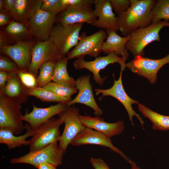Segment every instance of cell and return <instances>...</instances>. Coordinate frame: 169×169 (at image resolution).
Listing matches in <instances>:
<instances>
[{
    "label": "cell",
    "instance_id": "12",
    "mask_svg": "<svg viewBox=\"0 0 169 169\" xmlns=\"http://www.w3.org/2000/svg\"><path fill=\"white\" fill-rule=\"evenodd\" d=\"M56 16L53 13L40 9L36 12L28 23L36 41L43 42L49 39Z\"/></svg>",
    "mask_w": 169,
    "mask_h": 169
},
{
    "label": "cell",
    "instance_id": "18",
    "mask_svg": "<svg viewBox=\"0 0 169 169\" xmlns=\"http://www.w3.org/2000/svg\"><path fill=\"white\" fill-rule=\"evenodd\" d=\"M33 109L29 113L26 112L22 116L23 121L27 122L33 130L53 117L59 115L69 107L66 103H59L45 108H38L33 104Z\"/></svg>",
    "mask_w": 169,
    "mask_h": 169
},
{
    "label": "cell",
    "instance_id": "33",
    "mask_svg": "<svg viewBox=\"0 0 169 169\" xmlns=\"http://www.w3.org/2000/svg\"><path fill=\"white\" fill-rule=\"evenodd\" d=\"M17 74L23 84L28 89H31L38 86L37 77L28 71L21 70L16 71Z\"/></svg>",
    "mask_w": 169,
    "mask_h": 169
},
{
    "label": "cell",
    "instance_id": "41",
    "mask_svg": "<svg viewBox=\"0 0 169 169\" xmlns=\"http://www.w3.org/2000/svg\"><path fill=\"white\" fill-rule=\"evenodd\" d=\"M0 11H8L5 7V6L3 0H0Z\"/></svg>",
    "mask_w": 169,
    "mask_h": 169
},
{
    "label": "cell",
    "instance_id": "23",
    "mask_svg": "<svg viewBox=\"0 0 169 169\" xmlns=\"http://www.w3.org/2000/svg\"><path fill=\"white\" fill-rule=\"evenodd\" d=\"M106 32L107 36L103 43L102 52L107 54L115 52L121 56L126 61L129 55L126 46L130 39L129 35L122 37L118 35L116 31L110 29L106 30Z\"/></svg>",
    "mask_w": 169,
    "mask_h": 169
},
{
    "label": "cell",
    "instance_id": "30",
    "mask_svg": "<svg viewBox=\"0 0 169 169\" xmlns=\"http://www.w3.org/2000/svg\"><path fill=\"white\" fill-rule=\"evenodd\" d=\"M151 14V23L162 20L169 21V0L156 1Z\"/></svg>",
    "mask_w": 169,
    "mask_h": 169
},
{
    "label": "cell",
    "instance_id": "3",
    "mask_svg": "<svg viewBox=\"0 0 169 169\" xmlns=\"http://www.w3.org/2000/svg\"><path fill=\"white\" fill-rule=\"evenodd\" d=\"M21 104L0 92V128L11 131L15 135L25 129L22 120Z\"/></svg>",
    "mask_w": 169,
    "mask_h": 169
},
{
    "label": "cell",
    "instance_id": "9",
    "mask_svg": "<svg viewBox=\"0 0 169 169\" xmlns=\"http://www.w3.org/2000/svg\"><path fill=\"white\" fill-rule=\"evenodd\" d=\"M114 52H110L105 56H99L95 58L91 61H86L84 57H80L75 59L73 63L74 68L76 69H85L90 71L93 75V79L98 84L102 85L106 77L102 78L100 75V71L104 69L108 65L115 63L119 64L121 67V73L125 70L126 63L122 57Z\"/></svg>",
    "mask_w": 169,
    "mask_h": 169
},
{
    "label": "cell",
    "instance_id": "36",
    "mask_svg": "<svg viewBox=\"0 0 169 169\" xmlns=\"http://www.w3.org/2000/svg\"><path fill=\"white\" fill-rule=\"evenodd\" d=\"M90 161L95 169H110L107 164L100 158L91 157Z\"/></svg>",
    "mask_w": 169,
    "mask_h": 169
},
{
    "label": "cell",
    "instance_id": "32",
    "mask_svg": "<svg viewBox=\"0 0 169 169\" xmlns=\"http://www.w3.org/2000/svg\"><path fill=\"white\" fill-rule=\"evenodd\" d=\"M40 9L51 12L57 15L68 7L63 3L62 0H42Z\"/></svg>",
    "mask_w": 169,
    "mask_h": 169
},
{
    "label": "cell",
    "instance_id": "22",
    "mask_svg": "<svg viewBox=\"0 0 169 169\" xmlns=\"http://www.w3.org/2000/svg\"><path fill=\"white\" fill-rule=\"evenodd\" d=\"M0 92L21 104L26 103L29 96L27 88L23 84L15 72H9L7 84L4 88L0 89Z\"/></svg>",
    "mask_w": 169,
    "mask_h": 169
},
{
    "label": "cell",
    "instance_id": "34",
    "mask_svg": "<svg viewBox=\"0 0 169 169\" xmlns=\"http://www.w3.org/2000/svg\"><path fill=\"white\" fill-rule=\"evenodd\" d=\"M20 69L18 65L12 59H10L5 55H0V70L10 72Z\"/></svg>",
    "mask_w": 169,
    "mask_h": 169
},
{
    "label": "cell",
    "instance_id": "14",
    "mask_svg": "<svg viewBox=\"0 0 169 169\" xmlns=\"http://www.w3.org/2000/svg\"><path fill=\"white\" fill-rule=\"evenodd\" d=\"M62 57L50 38L45 41H36L28 71L37 77L39 68L44 62L51 59L57 61Z\"/></svg>",
    "mask_w": 169,
    "mask_h": 169
},
{
    "label": "cell",
    "instance_id": "21",
    "mask_svg": "<svg viewBox=\"0 0 169 169\" xmlns=\"http://www.w3.org/2000/svg\"><path fill=\"white\" fill-rule=\"evenodd\" d=\"M9 44L26 42L34 39L28 25L13 20L0 31Z\"/></svg>",
    "mask_w": 169,
    "mask_h": 169
},
{
    "label": "cell",
    "instance_id": "7",
    "mask_svg": "<svg viewBox=\"0 0 169 169\" xmlns=\"http://www.w3.org/2000/svg\"><path fill=\"white\" fill-rule=\"evenodd\" d=\"M106 32L101 29L89 36L86 32H82L79 35L78 44L67 55L71 59L74 58L84 57L86 55L97 57L101 52L104 40L106 38Z\"/></svg>",
    "mask_w": 169,
    "mask_h": 169
},
{
    "label": "cell",
    "instance_id": "31",
    "mask_svg": "<svg viewBox=\"0 0 169 169\" xmlns=\"http://www.w3.org/2000/svg\"><path fill=\"white\" fill-rule=\"evenodd\" d=\"M43 87L58 95L66 97L71 98L72 95L78 91L76 87H71L53 81L49 82Z\"/></svg>",
    "mask_w": 169,
    "mask_h": 169
},
{
    "label": "cell",
    "instance_id": "28",
    "mask_svg": "<svg viewBox=\"0 0 169 169\" xmlns=\"http://www.w3.org/2000/svg\"><path fill=\"white\" fill-rule=\"evenodd\" d=\"M29 96H34L43 102H58L67 104L71 100V97H66L58 95L43 87H37L28 89Z\"/></svg>",
    "mask_w": 169,
    "mask_h": 169
},
{
    "label": "cell",
    "instance_id": "25",
    "mask_svg": "<svg viewBox=\"0 0 169 169\" xmlns=\"http://www.w3.org/2000/svg\"><path fill=\"white\" fill-rule=\"evenodd\" d=\"M25 129L26 132L24 134L16 136L10 130L4 128H0V143L6 144L8 148L11 149L22 145H28V141L26 139L32 136L33 130L30 125L26 124Z\"/></svg>",
    "mask_w": 169,
    "mask_h": 169
},
{
    "label": "cell",
    "instance_id": "38",
    "mask_svg": "<svg viewBox=\"0 0 169 169\" xmlns=\"http://www.w3.org/2000/svg\"><path fill=\"white\" fill-rule=\"evenodd\" d=\"M9 72L3 70H0V89L5 87L8 80Z\"/></svg>",
    "mask_w": 169,
    "mask_h": 169
},
{
    "label": "cell",
    "instance_id": "15",
    "mask_svg": "<svg viewBox=\"0 0 169 169\" xmlns=\"http://www.w3.org/2000/svg\"><path fill=\"white\" fill-rule=\"evenodd\" d=\"M36 41L34 39L0 47V52L12 59L20 70L28 71L31 61L33 48Z\"/></svg>",
    "mask_w": 169,
    "mask_h": 169
},
{
    "label": "cell",
    "instance_id": "8",
    "mask_svg": "<svg viewBox=\"0 0 169 169\" xmlns=\"http://www.w3.org/2000/svg\"><path fill=\"white\" fill-rule=\"evenodd\" d=\"M94 1L85 0L81 4L69 6L57 15L55 23L64 25L84 23L91 25L97 18L92 8Z\"/></svg>",
    "mask_w": 169,
    "mask_h": 169
},
{
    "label": "cell",
    "instance_id": "27",
    "mask_svg": "<svg viewBox=\"0 0 169 169\" xmlns=\"http://www.w3.org/2000/svg\"><path fill=\"white\" fill-rule=\"evenodd\" d=\"M138 108L142 115L152 122L153 130H169V116L160 114L142 104H139Z\"/></svg>",
    "mask_w": 169,
    "mask_h": 169
},
{
    "label": "cell",
    "instance_id": "17",
    "mask_svg": "<svg viewBox=\"0 0 169 169\" xmlns=\"http://www.w3.org/2000/svg\"><path fill=\"white\" fill-rule=\"evenodd\" d=\"M90 75H87L81 76L75 80V87L79 90L77 95L67 104L69 107L76 103H80L90 107L98 116L103 114L102 110L97 105L94 98L90 83Z\"/></svg>",
    "mask_w": 169,
    "mask_h": 169
},
{
    "label": "cell",
    "instance_id": "42",
    "mask_svg": "<svg viewBox=\"0 0 169 169\" xmlns=\"http://www.w3.org/2000/svg\"><path fill=\"white\" fill-rule=\"evenodd\" d=\"M131 164V169H141L136 166L134 161H132Z\"/></svg>",
    "mask_w": 169,
    "mask_h": 169
},
{
    "label": "cell",
    "instance_id": "5",
    "mask_svg": "<svg viewBox=\"0 0 169 169\" xmlns=\"http://www.w3.org/2000/svg\"><path fill=\"white\" fill-rule=\"evenodd\" d=\"M65 153L57 142L50 144L45 147L19 157L10 160L13 164L23 163L29 164L37 168L41 164L48 163L56 167L62 164Z\"/></svg>",
    "mask_w": 169,
    "mask_h": 169
},
{
    "label": "cell",
    "instance_id": "11",
    "mask_svg": "<svg viewBox=\"0 0 169 169\" xmlns=\"http://www.w3.org/2000/svg\"><path fill=\"white\" fill-rule=\"evenodd\" d=\"M79 110L74 106H70L59 115L62 118L64 126L59 141V146L64 153L74 138L86 127L81 122Z\"/></svg>",
    "mask_w": 169,
    "mask_h": 169
},
{
    "label": "cell",
    "instance_id": "19",
    "mask_svg": "<svg viewBox=\"0 0 169 169\" xmlns=\"http://www.w3.org/2000/svg\"><path fill=\"white\" fill-rule=\"evenodd\" d=\"M94 13L98 18L91 25L100 28L119 30L117 17L113 12L110 0H95Z\"/></svg>",
    "mask_w": 169,
    "mask_h": 169
},
{
    "label": "cell",
    "instance_id": "40",
    "mask_svg": "<svg viewBox=\"0 0 169 169\" xmlns=\"http://www.w3.org/2000/svg\"><path fill=\"white\" fill-rule=\"evenodd\" d=\"M38 169H56V167L51 164L45 163L40 164Z\"/></svg>",
    "mask_w": 169,
    "mask_h": 169
},
{
    "label": "cell",
    "instance_id": "1",
    "mask_svg": "<svg viewBox=\"0 0 169 169\" xmlns=\"http://www.w3.org/2000/svg\"><path fill=\"white\" fill-rule=\"evenodd\" d=\"M131 6L126 11L117 14L119 30L124 37L136 29L146 27L151 23L154 0H130Z\"/></svg>",
    "mask_w": 169,
    "mask_h": 169
},
{
    "label": "cell",
    "instance_id": "6",
    "mask_svg": "<svg viewBox=\"0 0 169 169\" xmlns=\"http://www.w3.org/2000/svg\"><path fill=\"white\" fill-rule=\"evenodd\" d=\"M83 23L64 25L56 23L51 31L50 38L62 57L78 44Z\"/></svg>",
    "mask_w": 169,
    "mask_h": 169
},
{
    "label": "cell",
    "instance_id": "24",
    "mask_svg": "<svg viewBox=\"0 0 169 169\" xmlns=\"http://www.w3.org/2000/svg\"><path fill=\"white\" fill-rule=\"evenodd\" d=\"M42 0H14L13 19L28 25L33 15L41 8Z\"/></svg>",
    "mask_w": 169,
    "mask_h": 169
},
{
    "label": "cell",
    "instance_id": "29",
    "mask_svg": "<svg viewBox=\"0 0 169 169\" xmlns=\"http://www.w3.org/2000/svg\"><path fill=\"white\" fill-rule=\"evenodd\" d=\"M56 61L54 60H49L41 65L39 74L37 77L38 87H43L52 80Z\"/></svg>",
    "mask_w": 169,
    "mask_h": 169
},
{
    "label": "cell",
    "instance_id": "26",
    "mask_svg": "<svg viewBox=\"0 0 169 169\" xmlns=\"http://www.w3.org/2000/svg\"><path fill=\"white\" fill-rule=\"evenodd\" d=\"M68 59L62 57L56 62L53 77V82L72 87H75V80L69 75L67 70Z\"/></svg>",
    "mask_w": 169,
    "mask_h": 169
},
{
    "label": "cell",
    "instance_id": "16",
    "mask_svg": "<svg viewBox=\"0 0 169 169\" xmlns=\"http://www.w3.org/2000/svg\"><path fill=\"white\" fill-rule=\"evenodd\" d=\"M70 144L73 146L93 144L106 147L120 155L130 163L132 162L121 151L113 145L110 138L99 131L88 127H86L80 132Z\"/></svg>",
    "mask_w": 169,
    "mask_h": 169
},
{
    "label": "cell",
    "instance_id": "37",
    "mask_svg": "<svg viewBox=\"0 0 169 169\" xmlns=\"http://www.w3.org/2000/svg\"><path fill=\"white\" fill-rule=\"evenodd\" d=\"M10 13L8 11L0 12V26L7 25L14 19Z\"/></svg>",
    "mask_w": 169,
    "mask_h": 169
},
{
    "label": "cell",
    "instance_id": "35",
    "mask_svg": "<svg viewBox=\"0 0 169 169\" xmlns=\"http://www.w3.org/2000/svg\"><path fill=\"white\" fill-rule=\"evenodd\" d=\"M111 6L117 14L127 11L131 6V0H110Z\"/></svg>",
    "mask_w": 169,
    "mask_h": 169
},
{
    "label": "cell",
    "instance_id": "4",
    "mask_svg": "<svg viewBox=\"0 0 169 169\" xmlns=\"http://www.w3.org/2000/svg\"><path fill=\"white\" fill-rule=\"evenodd\" d=\"M52 118L33 130L32 138L28 140L29 152L40 149L59 141L61 134L60 126L64 123L62 117Z\"/></svg>",
    "mask_w": 169,
    "mask_h": 169
},
{
    "label": "cell",
    "instance_id": "20",
    "mask_svg": "<svg viewBox=\"0 0 169 169\" xmlns=\"http://www.w3.org/2000/svg\"><path fill=\"white\" fill-rule=\"evenodd\" d=\"M79 117L86 127L99 131L110 138L121 134L124 129V122L122 120L110 123L105 121L103 118L98 116L92 117L79 114Z\"/></svg>",
    "mask_w": 169,
    "mask_h": 169
},
{
    "label": "cell",
    "instance_id": "13",
    "mask_svg": "<svg viewBox=\"0 0 169 169\" xmlns=\"http://www.w3.org/2000/svg\"><path fill=\"white\" fill-rule=\"evenodd\" d=\"M122 73H120V75L117 80L115 79L113 76L114 82L113 86L107 89H95V91L96 95L101 94L102 96L99 100L106 96H110L113 97L118 100L124 106L126 110L132 125L134 124L133 117L135 116L140 121L142 126H143L144 121L141 116L137 113L133 109L132 105L133 104H139V102L131 98L126 93L123 85L122 80Z\"/></svg>",
    "mask_w": 169,
    "mask_h": 169
},
{
    "label": "cell",
    "instance_id": "39",
    "mask_svg": "<svg viewBox=\"0 0 169 169\" xmlns=\"http://www.w3.org/2000/svg\"><path fill=\"white\" fill-rule=\"evenodd\" d=\"M6 9L10 13L12 17L14 12V0H3Z\"/></svg>",
    "mask_w": 169,
    "mask_h": 169
},
{
    "label": "cell",
    "instance_id": "10",
    "mask_svg": "<svg viewBox=\"0 0 169 169\" xmlns=\"http://www.w3.org/2000/svg\"><path fill=\"white\" fill-rule=\"evenodd\" d=\"M169 64V54L164 58L153 59L137 56L126 64V67L132 72L147 79L150 83L154 84L158 71L165 65Z\"/></svg>",
    "mask_w": 169,
    "mask_h": 169
},
{
    "label": "cell",
    "instance_id": "2",
    "mask_svg": "<svg viewBox=\"0 0 169 169\" xmlns=\"http://www.w3.org/2000/svg\"><path fill=\"white\" fill-rule=\"evenodd\" d=\"M169 27V21L162 20L153 23L148 26L139 28L130 34L126 47L134 57L144 55V49L155 41H160L159 33L163 27Z\"/></svg>",
    "mask_w": 169,
    "mask_h": 169
}]
</instances>
